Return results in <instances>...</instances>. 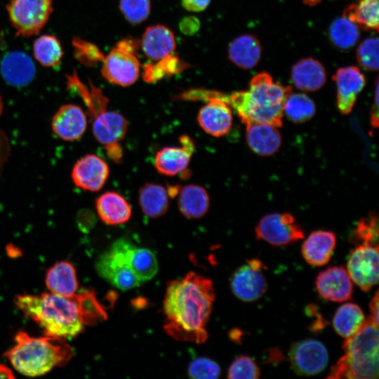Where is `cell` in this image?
I'll use <instances>...</instances> for the list:
<instances>
[{
    "instance_id": "1",
    "label": "cell",
    "mask_w": 379,
    "mask_h": 379,
    "mask_svg": "<svg viewBox=\"0 0 379 379\" xmlns=\"http://www.w3.org/2000/svg\"><path fill=\"white\" fill-rule=\"evenodd\" d=\"M214 299L212 281L195 272L170 281L164 301L166 333L177 340L204 343Z\"/></svg>"
},
{
    "instance_id": "2",
    "label": "cell",
    "mask_w": 379,
    "mask_h": 379,
    "mask_svg": "<svg viewBox=\"0 0 379 379\" xmlns=\"http://www.w3.org/2000/svg\"><path fill=\"white\" fill-rule=\"evenodd\" d=\"M15 306L38 324L45 335L62 338L80 334L85 326L106 317L95 294L90 291L67 297L53 293L16 295Z\"/></svg>"
},
{
    "instance_id": "3",
    "label": "cell",
    "mask_w": 379,
    "mask_h": 379,
    "mask_svg": "<svg viewBox=\"0 0 379 379\" xmlns=\"http://www.w3.org/2000/svg\"><path fill=\"white\" fill-rule=\"evenodd\" d=\"M292 88L273 80L267 72L255 75L247 91L227 95L211 91L213 96L228 103L237 112L245 125L250 123L267 124L275 127L282 126L284 106Z\"/></svg>"
},
{
    "instance_id": "4",
    "label": "cell",
    "mask_w": 379,
    "mask_h": 379,
    "mask_svg": "<svg viewBox=\"0 0 379 379\" xmlns=\"http://www.w3.org/2000/svg\"><path fill=\"white\" fill-rule=\"evenodd\" d=\"M72 356L73 350L65 338L46 335L32 337L24 331L16 334L15 345L4 353L18 372L30 377L63 366Z\"/></svg>"
},
{
    "instance_id": "5",
    "label": "cell",
    "mask_w": 379,
    "mask_h": 379,
    "mask_svg": "<svg viewBox=\"0 0 379 379\" xmlns=\"http://www.w3.org/2000/svg\"><path fill=\"white\" fill-rule=\"evenodd\" d=\"M378 325L368 317L361 328L346 338L345 354L332 366L328 378L377 379L379 374Z\"/></svg>"
},
{
    "instance_id": "6",
    "label": "cell",
    "mask_w": 379,
    "mask_h": 379,
    "mask_svg": "<svg viewBox=\"0 0 379 379\" xmlns=\"http://www.w3.org/2000/svg\"><path fill=\"white\" fill-rule=\"evenodd\" d=\"M132 246L124 239H118L95 262L98 274L121 291L132 289L142 283L130 267L129 254Z\"/></svg>"
},
{
    "instance_id": "7",
    "label": "cell",
    "mask_w": 379,
    "mask_h": 379,
    "mask_svg": "<svg viewBox=\"0 0 379 379\" xmlns=\"http://www.w3.org/2000/svg\"><path fill=\"white\" fill-rule=\"evenodd\" d=\"M179 98L207 102L197 115V121L206 133L214 137H221L230 131L232 124V107L224 100L211 95L204 89L187 91L181 93Z\"/></svg>"
},
{
    "instance_id": "8",
    "label": "cell",
    "mask_w": 379,
    "mask_h": 379,
    "mask_svg": "<svg viewBox=\"0 0 379 379\" xmlns=\"http://www.w3.org/2000/svg\"><path fill=\"white\" fill-rule=\"evenodd\" d=\"M53 0H10L7 10L18 35L38 34L53 11Z\"/></svg>"
},
{
    "instance_id": "9",
    "label": "cell",
    "mask_w": 379,
    "mask_h": 379,
    "mask_svg": "<svg viewBox=\"0 0 379 379\" xmlns=\"http://www.w3.org/2000/svg\"><path fill=\"white\" fill-rule=\"evenodd\" d=\"M255 237L272 246L293 244L304 238V232L289 213H270L262 217L255 228Z\"/></svg>"
},
{
    "instance_id": "10",
    "label": "cell",
    "mask_w": 379,
    "mask_h": 379,
    "mask_svg": "<svg viewBox=\"0 0 379 379\" xmlns=\"http://www.w3.org/2000/svg\"><path fill=\"white\" fill-rule=\"evenodd\" d=\"M265 269L266 266L258 258L251 259L238 267L230 279L234 295L245 302L260 298L267 289V281L262 272Z\"/></svg>"
},
{
    "instance_id": "11",
    "label": "cell",
    "mask_w": 379,
    "mask_h": 379,
    "mask_svg": "<svg viewBox=\"0 0 379 379\" xmlns=\"http://www.w3.org/2000/svg\"><path fill=\"white\" fill-rule=\"evenodd\" d=\"M102 62V75L112 84L129 86L140 74V62L136 55L117 44Z\"/></svg>"
},
{
    "instance_id": "12",
    "label": "cell",
    "mask_w": 379,
    "mask_h": 379,
    "mask_svg": "<svg viewBox=\"0 0 379 379\" xmlns=\"http://www.w3.org/2000/svg\"><path fill=\"white\" fill-rule=\"evenodd\" d=\"M378 246L360 244L349 256L347 271L363 291H368L378 281Z\"/></svg>"
},
{
    "instance_id": "13",
    "label": "cell",
    "mask_w": 379,
    "mask_h": 379,
    "mask_svg": "<svg viewBox=\"0 0 379 379\" xmlns=\"http://www.w3.org/2000/svg\"><path fill=\"white\" fill-rule=\"evenodd\" d=\"M289 359L293 371L300 375H313L326 367L328 360L326 347L320 341L306 339L291 347Z\"/></svg>"
},
{
    "instance_id": "14",
    "label": "cell",
    "mask_w": 379,
    "mask_h": 379,
    "mask_svg": "<svg viewBox=\"0 0 379 379\" xmlns=\"http://www.w3.org/2000/svg\"><path fill=\"white\" fill-rule=\"evenodd\" d=\"M109 174V166L102 158L95 154H88L75 163L71 175L77 187L97 192L103 187Z\"/></svg>"
},
{
    "instance_id": "15",
    "label": "cell",
    "mask_w": 379,
    "mask_h": 379,
    "mask_svg": "<svg viewBox=\"0 0 379 379\" xmlns=\"http://www.w3.org/2000/svg\"><path fill=\"white\" fill-rule=\"evenodd\" d=\"M315 285L319 294L326 300L341 302L352 298V281L343 266H333L320 272Z\"/></svg>"
},
{
    "instance_id": "16",
    "label": "cell",
    "mask_w": 379,
    "mask_h": 379,
    "mask_svg": "<svg viewBox=\"0 0 379 379\" xmlns=\"http://www.w3.org/2000/svg\"><path fill=\"white\" fill-rule=\"evenodd\" d=\"M89 117L93 135L104 147L119 143L127 133L128 121L117 112L108 111L105 108Z\"/></svg>"
},
{
    "instance_id": "17",
    "label": "cell",
    "mask_w": 379,
    "mask_h": 379,
    "mask_svg": "<svg viewBox=\"0 0 379 379\" xmlns=\"http://www.w3.org/2000/svg\"><path fill=\"white\" fill-rule=\"evenodd\" d=\"M179 141L180 146L166 147L157 152L154 166L159 173L174 176L186 171L194 151V143L186 135H181Z\"/></svg>"
},
{
    "instance_id": "18",
    "label": "cell",
    "mask_w": 379,
    "mask_h": 379,
    "mask_svg": "<svg viewBox=\"0 0 379 379\" xmlns=\"http://www.w3.org/2000/svg\"><path fill=\"white\" fill-rule=\"evenodd\" d=\"M333 79L337 86L338 108L343 114H348L365 86L364 75L357 67H346L338 69Z\"/></svg>"
},
{
    "instance_id": "19",
    "label": "cell",
    "mask_w": 379,
    "mask_h": 379,
    "mask_svg": "<svg viewBox=\"0 0 379 379\" xmlns=\"http://www.w3.org/2000/svg\"><path fill=\"white\" fill-rule=\"evenodd\" d=\"M51 128L53 133L64 140H77L86 130V114L78 105H62L53 115Z\"/></svg>"
},
{
    "instance_id": "20",
    "label": "cell",
    "mask_w": 379,
    "mask_h": 379,
    "mask_svg": "<svg viewBox=\"0 0 379 379\" xmlns=\"http://www.w3.org/2000/svg\"><path fill=\"white\" fill-rule=\"evenodd\" d=\"M0 70L3 79L15 87L29 84L34 77L35 66L31 58L26 53L11 52L3 58Z\"/></svg>"
},
{
    "instance_id": "21",
    "label": "cell",
    "mask_w": 379,
    "mask_h": 379,
    "mask_svg": "<svg viewBox=\"0 0 379 379\" xmlns=\"http://www.w3.org/2000/svg\"><path fill=\"white\" fill-rule=\"evenodd\" d=\"M140 45L145 55L156 62L172 54L176 46L173 33L162 25L148 27L142 34Z\"/></svg>"
},
{
    "instance_id": "22",
    "label": "cell",
    "mask_w": 379,
    "mask_h": 379,
    "mask_svg": "<svg viewBox=\"0 0 379 379\" xmlns=\"http://www.w3.org/2000/svg\"><path fill=\"white\" fill-rule=\"evenodd\" d=\"M336 244L335 234L331 231L312 232L301 248L305 261L312 266H323L331 259Z\"/></svg>"
},
{
    "instance_id": "23",
    "label": "cell",
    "mask_w": 379,
    "mask_h": 379,
    "mask_svg": "<svg viewBox=\"0 0 379 379\" xmlns=\"http://www.w3.org/2000/svg\"><path fill=\"white\" fill-rule=\"evenodd\" d=\"M246 126V138L250 149L261 156L276 153L281 144L277 127L262 123H250Z\"/></svg>"
},
{
    "instance_id": "24",
    "label": "cell",
    "mask_w": 379,
    "mask_h": 379,
    "mask_svg": "<svg viewBox=\"0 0 379 379\" xmlns=\"http://www.w3.org/2000/svg\"><path fill=\"white\" fill-rule=\"evenodd\" d=\"M95 208L100 220L110 225L126 222L131 217L132 209L128 201L120 194L109 191L98 197Z\"/></svg>"
},
{
    "instance_id": "25",
    "label": "cell",
    "mask_w": 379,
    "mask_h": 379,
    "mask_svg": "<svg viewBox=\"0 0 379 379\" xmlns=\"http://www.w3.org/2000/svg\"><path fill=\"white\" fill-rule=\"evenodd\" d=\"M45 283L50 292L72 296L78 289V280L74 265L68 261L55 262L46 274Z\"/></svg>"
},
{
    "instance_id": "26",
    "label": "cell",
    "mask_w": 379,
    "mask_h": 379,
    "mask_svg": "<svg viewBox=\"0 0 379 379\" xmlns=\"http://www.w3.org/2000/svg\"><path fill=\"white\" fill-rule=\"evenodd\" d=\"M178 206L182 215L190 219L204 216L208 211L210 197L206 190L197 185H186L180 187Z\"/></svg>"
},
{
    "instance_id": "27",
    "label": "cell",
    "mask_w": 379,
    "mask_h": 379,
    "mask_svg": "<svg viewBox=\"0 0 379 379\" xmlns=\"http://www.w3.org/2000/svg\"><path fill=\"white\" fill-rule=\"evenodd\" d=\"M291 79L297 88L314 91L324 84L326 72L319 61L312 58H304L293 65Z\"/></svg>"
},
{
    "instance_id": "28",
    "label": "cell",
    "mask_w": 379,
    "mask_h": 379,
    "mask_svg": "<svg viewBox=\"0 0 379 379\" xmlns=\"http://www.w3.org/2000/svg\"><path fill=\"white\" fill-rule=\"evenodd\" d=\"M261 46L256 37L244 34L234 39L229 45L230 60L242 69H251L255 66L261 55Z\"/></svg>"
},
{
    "instance_id": "29",
    "label": "cell",
    "mask_w": 379,
    "mask_h": 379,
    "mask_svg": "<svg viewBox=\"0 0 379 379\" xmlns=\"http://www.w3.org/2000/svg\"><path fill=\"white\" fill-rule=\"evenodd\" d=\"M138 201L145 215L156 218L164 215L168 208V194L161 185L146 182L138 191Z\"/></svg>"
},
{
    "instance_id": "30",
    "label": "cell",
    "mask_w": 379,
    "mask_h": 379,
    "mask_svg": "<svg viewBox=\"0 0 379 379\" xmlns=\"http://www.w3.org/2000/svg\"><path fill=\"white\" fill-rule=\"evenodd\" d=\"M366 321L361 309L354 303H345L336 311L333 325L340 336L348 338L356 333Z\"/></svg>"
},
{
    "instance_id": "31",
    "label": "cell",
    "mask_w": 379,
    "mask_h": 379,
    "mask_svg": "<svg viewBox=\"0 0 379 379\" xmlns=\"http://www.w3.org/2000/svg\"><path fill=\"white\" fill-rule=\"evenodd\" d=\"M378 0H360L350 5L344 11L345 16L358 26L378 31Z\"/></svg>"
},
{
    "instance_id": "32",
    "label": "cell",
    "mask_w": 379,
    "mask_h": 379,
    "mask_svg": "<svg viewBox=\"0 0 379 379\" xmlns=\"http://www.w3.org/2000/svg\"><path fill=\"white\" fill-rule=\"evenodd\" d=\"M130 267L141 282L152 279L158 271L154 253L145 248L132 246L129 254Z\"/></svg>"
},
{
    "instance_id": "33",
    "label": "cell",
    "mask_w": 379,
    "mask_h": 379,
    "mask_svg": "<svg viewBox=\"0 0 379 379\" xmlns=\"http://www.w3.org/2000/svg\"><path fill=\"white\" fill-rule=\"evenodd\" d=\"M36 60L46 67H55L61 61L63 52L59 40L51 35L38 37L33 44Z\"/></svg>"
},
{
    "instance_id": "34",
    "label": "cell",
    "mask_w": 379,
    "mask_h": 379,
    "mask_svg": "<svg viewBox=\"0 0 379 379\" xmlns=\"http://www.w3.org/2000/svg\"><path fill=\"white\" fill-rule=\"evenodd\" d=\"M358 25L343 15L335 19L329 27V38L335 46L341 49L352 47L358 41Z\"/></svg>"
},
{
    "instance_id": "35",
    "label": "cell",
    "mask_w": 379,
    "mask_h": 379,
    "mask_svg": "<svg viewBox=\"0 0 379 379\" xmlns=\"http://www.w3.org/2000/svg\"><path fill=\"white\" fill-rule=\"evenodd\" d=\"M315 111L313 100L303 93H291L284 106V113L290 121L295 123H302L310 120Z\"/></svg>"
},
{
    "instance_id": "36",
    "label": "cell",
    "mask_w": 379,
    "mask_h": 379,
    "mask_svg": "<svg viewBox=\"0 0 379 379\" xmlns=\"http://www.w3.org/2000/svg\"><path fill=\"white\" fill-rule=\"evenodd\" d=\"M378 218L376 214L371 213L358 221L350 240L355 244L378 246Z\"/></svg>"
},
{
    "instance_id": "37",
    "label": "cell",
    "mask_w": 379,
    "mask_h": 379,
    "mask_svg": "<svg viewBox=\"0 0 379 379\" xmlns=\"http://www.w3.org/2000/svg\"><path fill=\"white\" fill-rule=\"evenodd\" d=\"M119 8L124 18L131 24H140L150 13L149 0H120Z\"/></svg>"
},
{
    "instance_id": "38",
    "label": "cell",
    "mask_w": 379,
    "mask_h": 379,
    "mask_svg": "<svg viewBox=\"0 0 379 379\" xmlns=\"http://www.w3.org/2000/svg\"><path fill=\"white\" fill-rule=\"evenodd\" d=\"M260 372L256 362L250 357L241 355L236 358L229 367L227 378L231 379H255Z\"/></svg>"
},
{
    "instance_id": "39",
    "label": "cell",
    "mask_w": 379,
    "mask_h": 379,
    "mask_svg": "<svg viewBox=\"0 0 379 379\" xmlns=\"http://www.w3.org/2000/svg\"><path fill=\"white\" fill-rule=\"evenodd\" d=\"M357 58L359 64L366 69H378V39L369 37L364 39L358 46Z\"/></svg>"
},
{
    "instance_id": "40",
    "label": "cell",
    "mask_w": 379,
    "mask_h": 379,
    "mask_svg": "<svg viewBox=\"0 0 379 379\" xmlns=\"http://www.w3.org/2000/svg\"><path fill=\"white\" fill-rule=\"evenodd\" d=\"M188 375L197 379H214L220 375V368L213 360L199 357L192 360L188 366Z\"/></svg>"
},
{
    "instance_id": "41",
    "label": "cell",
    "mask_w": 379,
    "mask_h": 379,
    "mask_svg": "<svg viewBox=\"0 0 379 379\" xmlns=\"http://www.w3.org/2000/svg\"><path fill=\"white\" fill-rule=\"evenodd\" d=\"M73 44L77 59L86 65H94L102 62L105 57L100 49L90 42L77 38Z\"/></svg>"
},
{
    "instance_id": "42",
    "label": "cell",
    "mask_w": 379,
    "mask_h": 379,
    "mask_svg": "<svg viewBox=\"0 0 379 379\" xmlns=\"http://www.w3.org/2000/svg\"><path fill=\"white\" fill-rule=\"evenodd\" d=\"M157 62L163 68L166 75L178 74L182 71L186 67V64L181 62L180 59L173 55V53Z\"/></svg>"
},
{
    "instance_id": "43",
    "label": "cell",
    "mask_w": 379,
    "mask_h": 379,
    "mask_svg": "<svg viewBox=\"0 0 379 379\" xmlns=\"http://www.w3.org/2000/svg\"><path fill=\"white\" fill-rule=\"evenodd\" d=\"M143 69V79L147 83L158 81L166 75L157 61L156 63L145 64Z\"/></svg>"
},
{
    "instance_id": "44",
    "label": "cell",
    "mask_w": 379,
    "mask_h": 379,
    "mask_svg": "<svg viewBox=\"0 0 379 379\" xmlns=\"http://www.w3.org/2000/svg\"><path fill=\"white\" fill-rule=\"evenodd\" d=\"M211 0H181L182 6L189 11L199 12L206 9Z\"/></svg>"
},
{
    "instance_id": "45",
    "label": "cell",
    "mask_w": 379,
    "mask_h": 379,
    "mask_svg": "<svg viewBox=\"0 0 379 379\" xmlns=\"http://www.w3.org/2000/svg\"><path fill=\"white\" fill-rule=\"evenodd\" d=\"M107 155L116 163H120L123 157V149L120 143L113 144L104 147Z\"/></svg>"
},
{
    "instance_id": "46",
    "label": "cell",
    "mask_w": 379,
    "mask_h": 379,
    "mask_svg": "<svg viewBox=\"0 0 379 379\" xmlns=\"http://www.w3.org/2000/svg\"><path fill=\"white\" fill-rule=\"evenodd\" d=\"M370 120L371 126L377 128L378 126V81L376 80L374 103L370 112Z\"/></svg>"
},
{
    "instance_id": "47",
    "label": "cell",
    "mask_w": 379,
    "mask_h": 379,
    "mask_svg": "<svg viewBox=\"0 0 379 379\" xmlns=\"http://www.w3.org/2000/svg\"><path fill=\"white\" fill-rule=\"evenodd\" d=\"M378 291H376L370 302L371 314L369 317L377 325H378Z\"/></svg>"
},
{
    "instance_id": "48",
    "label": "cell",
    "mask_w": 379,
    "mask_h": 379,
    "mask_svg": "<svg viewBox=\"0 0 379 379\" xmlns=\"http://www.w3.org/2000/svg\"><path fill=\"white\" fill-rule=\"evenodd\" d=\"M13 371L6 366L0 364V378H13Z\"/></svg>"
},
{
    "instance_id": "49",
    "label": "cell",
    "mask_w": 379,
    "mask_h": 379,
    "mask_svg": "<svg viewBox=\"0 0 379 379\" xmlns=\"http://www.w3.org/2000/svg\"><path fill=\"white\" fill-rule=\"evenodd\" d=\"M3 108H4L3 100H2V98H1V95H0V116H1V114H2Z\"/></svg>"
},
{
    "instance_id": "50",
    "label": "cell",
    "mask_w": 379,
    "mask_h": 379,
    "mask_svg": "<svg viewBox=\"0 0 379 379\" xmlns=\"http://www.w3.org/2000/svg\"><path fill=\"white\" fill-rule=\"evenodd\" d=\"M306 2H310L311 4L313 3L317 2L319 0H305Z\"/></svg>"
}]
</instances>
